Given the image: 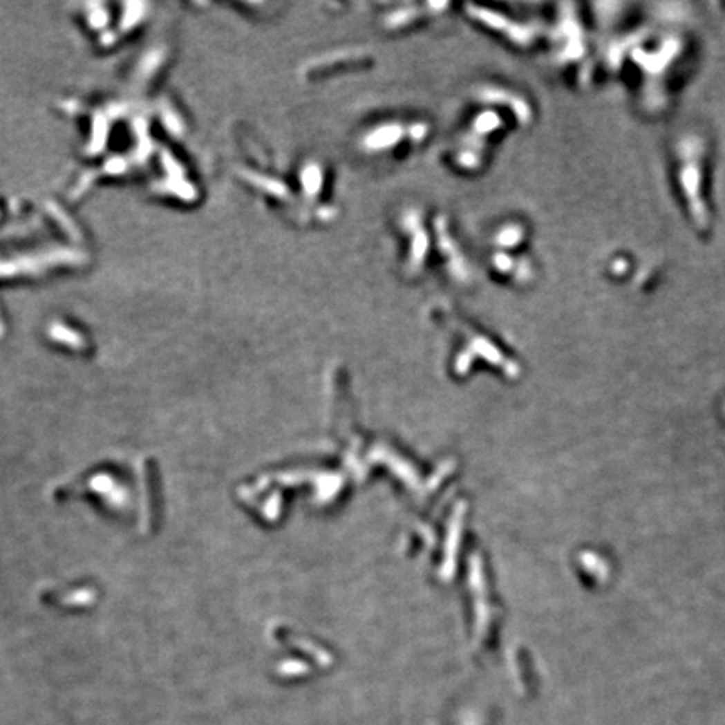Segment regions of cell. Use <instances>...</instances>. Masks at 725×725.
<instances>
[{
    "mask_svg": "<svg viewBox=\"0 0 725 725\" xmlns=\"http://www.w3.org/2000/svg\"><path fill=\"white\" fill-rule=\"evenodd\" d=\"M425 133L423 126H413L410 133L405 131V128L399 123H386L375 126L364 136L363 147L370 151H385L393 148L395 144L406 138V135H411L415 140L420 138Z\"/></svg>",
    "mask_w": 725,
    "mask_h": 725,
    "instance_id": "6da1fadb",
    "label": "cell"
},
{
    "mask_svg": "<svg viewBox=\"0 0 725 725\" xmlns=\"http://www.w3.org/2000/svg\"><path fill=\"white\" fill-rule=\"evenodd\" d=\"M417 214H406V223H408V229H410V256H408V264L413 267V270H417L415 267H420L422 262L425 261V254H426V247H429V244H426V232H425V227L422 225L420 218L415 217Z\"/></svg>",
    "mask_w": 725,
    "mask_h": 725,
    "instance_id": "3957f363",
    "label": "cell"
},
{
    "mask_svg": "<svg viewBox=\"0 0 725 725\" xmlns=\"http://www.w3.org/2000/svg\"><path fill=\"white\" fill-rule=\"evenodd\" d=\"M469 10L472 12L473 17L479 19L482 23H487V26H492V29L507 34L512 41L519 42V44H527L529 39H531L532 30L529 29V27L509 21V19H505L504 15H500L499 12L496 14V12L485 10V9H476V7H469Z\"/></svg>",
    "mask_w": 725,
    "mask_h": 725,
    "instance_id": "7a4b0ae2",
    "label": "cell"
},
{
    "mask_svg": "<svg viewBox=\"0 0 725 725\" xmlns=\"http://www.w3.org/2000/svg\"><path fill=\"white\" fill-rule=\"evenodd\" d=\"M520 237H522V229L520 227H504L502 230H500L499 234H497V241H499L500 245H514L517 244V242L520 241Z\"/></svg>",
    "mask_w": 725,
    "mask_h": 725,
    "instance_id": "277c9868",
    "label": "cell"
}]
</instances>
